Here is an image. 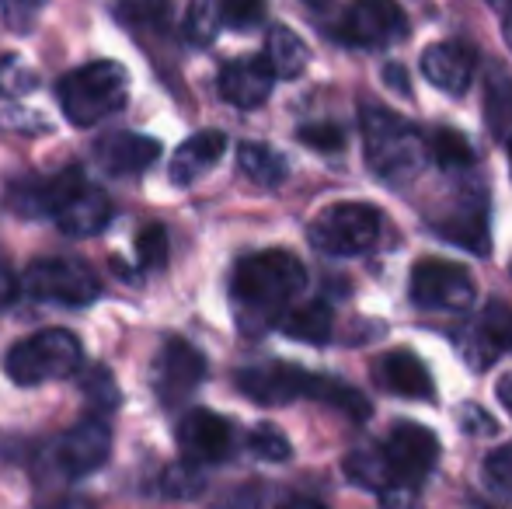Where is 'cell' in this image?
Masks as SVG:
<instances>
[{"label":"cell","mask_w":512,"mask_h":509,"mask_svg":"<svg viewBox=\"0 0 512 509\" xmlns=\"http://www.w3.org/2000/svg\"><path fill=\"white\" fill-rule=\"evenodd\" d=\"M307 286V269L297 255L290 252H258L237 262L234 279H230V297H234L241 328L258 332V328L279 325V311L293 304L300 290Z\"/></svg>","instance_id":"cell-1"},{"label":"cell","mask_w":512,"mask_h":509,"mask_svg":"<svg viewBox=\"0 0 512 509\" xmlns=\"http://www.w3.org/2000/svg\"><path fill=\"white\" fill-rule=\"evenodd\" d=\"M439 461V440L432 429L418 426V422H398L391 429V436L384 440V447H377L373 454L352 457L349 471L356 482L373 485V489H408L418 485Z\"/></svg>","instance_id":"cell-2"},{"label":"cell","mask_w":512,"mask_h":509,"mask_svg":"<svg viewBox=\"0 0 512 509\" xmlns=\"http://www.w3.org/2000/svg\"><path fill=\"white\" fill-rule=\"evenodd\" d=\"M366 164L387 185H405L425 161V140L384 105H363Z\"/></svg>","instance_id":"cell-3"},{"label":"cell","mask_w":512,"mask_h":509,"mask_svg":"<svg viewBox=\"0 0 512 509\" xmlns=\"http://www.w3.org/2000/svg\"><path fill=\"white\" fill-rule=\"evenodd\" d=\"M63 116L74 126H98L102 119L115 116L129 98V74L115 60H95L88 67H77L56 84Z\"/></svg>","instance_id":"cell-4"},{"label":"cell","mask_w":512,"mask_h":509,"mask_svg":"<svg viewBox=\"0 0 512 509\" xmlns=\"http://www.w3.org/2000/svg\"><path fill=\"white\" fill-rule=\"evenodd\" d=\"M77 367H81V339L67 328H46L11 346V353L4 356L7 377L21 387L63 381V377H74Z\"/></svg>","instance_id":"cell-5"},{"label":"cell","mask_w":512,"mask_h":509,"mask_svg":"<svg viewBox=\"0 0 512 509\" xmlns=\"http://www.w3.org/2000/svg\"><path fill=\"white\" fill-rule=\"evenodd\" d=\"M380 213L366 203H338L310 220V245L331 258L366 255L380 241Z\"/></svg>","instance_id":"cell-6"},{"label":"cell","mask_w":512,"mask_h":509,"mask_svg":"<svg viewBox=\"0 0 512 509\" xmlns=\"http://www.w3.org/2000/svg\"><path fill=\"white\" fill-rule=\"evenodd\" d=\"M21 293L39 304L84 307L98 300L102 279L81 258H39L21 272Z\"/></svg>","instance_id":"cell-7"},{"label":"cell","mask_w":512,"mask_h":509,"mask_svg":"<svg viewBox=\"0 0 512 509\" xmlns=\"http://www.w3.org/2000/svg\"><path fill=\"white\" fill-rule=\"evenodd\" d=\"M411 300L422 311H467L474 304V279L464 265L425 258L411 269Z\"/></svg>","instance_id":"cell-8"},{"label":"cell","mask_w":512,"mask_h":509,"mask_svg":"<svg viewBox=\"0 0 512 509\" xmlns=\"http://www.w3.org/2000/svg\"><path fill=\"white\" fill-rule=\"evenodd\" d=\"M108 450H112V429H108L105 415H91L53 443V468L67 478H84L102 468Z\"/></svg>","instance_id":"cell-9"},{"label":"cell","mask_w":512,"mask_h":509,"mask_svg":"<svg viewBox=\"0 0 512 509\" xmlns=\"http://www.w3.org/2000/svg\"><path fill=\"white\" fill-rule=\"evenodd\" d=\"M345 42L363 49L394 46L408 35V14L398 0H356L342 21Z\"/></svg>","instance_id":"cell-10"},{"label":"cell","mask_w":512,"mask_h":509,"mask_svg":"<svg viewBox=\"0 0 512 509\" xmlns=\"http://www.w3.org/2000/svg\"><path fill=\"white\" fill-rule=\"evenodd\" d=\"M206 377V356L182 339H168L154 363V391L164 408H178Z\"/></svg>","instance_id":"cell-11"},{"label":"cell","mask_w":512,"mask_h":509,"mask_svg":"<svg viewBox=\"0 0 512 509\" xmlns=\"http://www.w3.org/2000/svg\"><path fill=\"white\" fill-rule=\"evenodd\" d=\"M178 447H182L185 461L192 464L227 461L230 450H234V426L209 408H192L178 422Z\"/></svg>","instance_id":"cell-12"},{"label":"cell","mask_w":512,"mask_h":509,"mask_svg":"<svg viewBox=\"0 0 512 509\" xmlns=\"http://www.w3.org/2000/svg\"><path fill=\"white\" fill-rule=\"evenodd\" d=\"M237 387L258 405H286V401L310 398L314 374L293 367V363H262V367H248L237 377Z\"/></svg>","instance_id":"cell-13"},{"label":"cell","mask_w":512,"mask_h":509,"mask_svg":"<svg viewBox=\"0 0 512 509\" xmlns=\"http://www.w3.org/2000/svg\"><path fill=\"white\" fill-rule=\"evenodd\" d=\"M272 84H276V70L265 56H237L220 70V98L230 102L234 109H258L269 102Z\"/></svg>","instance_id":"cell-14"},{"label":"cell","mask_w":512,"mask_h":509,"mask_svg":"<svg viewBox=\"0 0 512 509\" xmlns=\"http://www.w3.org/2000/svg\"><path fill=\"white\" fill-rule=\"evenodd\" d=\"M422 74L443 95H464L474 81V53L460 42H432L422 53Z\"/></svg>","instance_id":"cell-15"},{"label":"cell","mask_w":512,"mask_h":509,"mask_svg":"<svg viewBox=\"0 0 512 509\" xmlns=\"http://www.w3.org/2000/svg\"><path fill=\"white\" fill-rule=\"evenodd\" d=\"M95 157L108 175H140L161 157V143L140 133H108L98 140Z\"/></svg>","instance_id":"cell-16"},{"label":"cell","mask_w":512,"mask_h":509,"mask_svg":"<svg viewBox=\"0 0 512 509\" xmlns=\"http://www.w3.org/2000/svg\"><path fill=\"white\" fill-rule=\"evenodd\" d=\"M227 150V136L220 129H203V133H192L182 147L171 157V182L175 185H192L213 168L216 161Z\"/></svg>","instance_id":"cell-17"},{"label":"cell","mask_w":512,"mask_h":509,"mask_svg":"<svg viewBox=\"0 0 512 509\" xmlns=\"http://www.w3.org/2000/svg\"><path fill=\"white\" fill-rule=\"evenodd\" d=\"M377 377L387 391L401 394V398H418V401L432 398L429 370H425V363L418 360L415 353H408V349H394V353H387L384 360L377 363Z\"/></svg>","instance_id":"cell-18"},{"label":"cell","mask_w":512,"mask_h":509,"mask_svg":"<svg viewBox=\"0 0 512 509\" xmlns=\"http://www.w3.org/2000/svg\"><path fill=\"white\" fill-rule=\"evenodd\" d=\"M436 234L453 245L467 248V252H488V224H485V210L478 203L467 206V210H453L450 217L436 220Z\"/></svg>","instance_id":"cell-19"},{"label":"cell","mask_w":512,"mask_h":509,"mask_svg":"<svg viewBox=\"0 0 512 509\" xmlns=\"http://www.w3.org/2000/svg\"><path fill=\"white\" fill-rule=\"evenodd\" d=\"M279 328H283L290 339L307 342V346H324L331 339V328H335V318H331L328 304L314 300V304H300L293 311H286L279 318Z\"/></svg>","instance_id":"cell-20"},{"label":"cell","mask_w":512,"mask_h":509,"mask_svg":"<svg viewBox=\"0 0 512 509\" xmlns=\"http://www.w3.org/2000/svg\"><path fill=\"white\" fill-rule=\"evenodd\" d=\"M265 60L272 63V70H276V77H286V81H293V77H300L307 70V42L300 39L293 28L286 25H276L269 32V39H265Z\"/></svg>","instance_id":"cell-21"},{"label":"cell","mask_w":512,"mask_h":509,"mask_svg":"<svg viewBox=\"0 0 512 509\" xmlns=\"http://www.w3.org/2000/svg\"><path fill=\"white\" fill-rule=\"evenodd\" d=\"M237 164L262 189H272V185H279L286 178V161L272 147H265V143H244L237 150Z\"/></svg>","instance_id":"cell-22"},{"label":"cell","mask_w":512,"mask_h":509,"mask_svg":"<svg viewBox=\"0 0 512 509\" xmlns=\"http://www.w3.org/2000/svg\"><path fill=\"white\" fill-rule=\"evenodd\" d=\"M429 154H432V161L446 171H464L474 164V150H471V143H467V136L450 126L436 129V133L429 136Z\"/></svg>","instance_id":"cell-23"},{"label":"cell","mask_w":512,"mask_h":509,"mask_svg":"<svg viewBox=\"0 0 512 509\" xmlns=\"http://www.w3.org/2000/svg\"><path fill=\"white\" fill-rule=\"evenodd\" d=\"M310 398L328 401L331 408L352 415V419H370V412H373L370 401H366V394H359L356 387H349V384H342V381H331V377H314Z\"/></svg>","instance_id":"cell-24"},{"label":"cell","mask_w":512,"mask_h":509,"mask_svg":"<svg viewBox=\"0 0 512 509\" xmlns=\"http://www.w3.org/2000/svg\"><path fill=\"white\" fill-rule=\"evenodd\" d=\"M488 126L499 140H512V77L499 70L488 77Z\"/></svg>","instance_id":"cell-25"},{"label":"cell","mask_w":512,"mask_h":509,"mask_svg":"<svg viewBox=\"0 0 512 509\" xmlns=\"http://www.w3.org/2000/svg\"><path fill=\"white\" fill-rule=\"evenodd\" d=\"M122 25L147 28V32H164L171 18V0H119L115 7Z\"/></svg>","instance_id":"cell-26"},{"label":"cell","mask_w":512,"mask_h":509,"mask_svg":"<svg viewBox=\"0 0 512 509\" xmlns=\"http://www.w3.org/2000/svg\"><path fill=\"white\" fill-rule=\"evenodd\" d=\"M223 21V11H220V0H192L189 4V14H185V39L192 46H209Z\"/></svg>","instance_id":"cell-27"},{"label":"cell","mask_w":512,"mask_h":509,"mask_svg":"<svg viewBox=\"0 0 512 509\" xmlns=\"http://www.w3.org/2000/svg\"><path fill=\"white\" fill-rule=\"evenodd\" d=\"M81 391H84V398H88V405L98 408V415L112 412V408L119 405V384H115L112 370H105L102 363H95V367L84 370Z\"/></svg>","instance_id":"cell-28"},{"label":"cell","mask_w":512,"mask_h":509,"mask_svg":"<svg viewBox=\"0 0 512 509\" xmlns=\"http://www.w3.org/2000/svg\"><path fill=\"white\" fill-rule=\"evenodd\" d=\"M161 489H164V496H171V499H192L206 489V478H203V471H199V464L182 461V464L164 468Z\"/></svg>","instance_id":"cell-29"},{"label":"cell","mask_w":512,"mask_h":509,"mask_svg":"<svg viewBox=\"0 0 512 509\" xmlns=\"http://www.w3.org/2000/svg\"><path fill=\"white\" fill-rule=\"evenodd\" d=\"M248 450L258 457V461H290V440H286L283 433H279L276 426H269V422H262V426H255L248 433Z\"/></svg>","instance_id":"cell-30"},{"label":"cell","mask_w":512,"mask_h":509,"mask_svg":"<svg viewBox=\"0 0 512 509\" xmlns=\"http://www.w3.org/2000/svg\"><path fill=\"white\" fill-rule=\"evenodd\" d=\"M136 258H140L143 269H161L168 262V231L157 224L143 227L136 234Z\"/></svg>","instance_id":"cell-31"},{"label":"cell","mask_w":512,"mask_h":509,"mask_svg":"<svg viewBox=\"0 0 512 509\" xmlns=\"http://www.w3.org/2000/svg\"><path fill=\"white\" fill-rule=\"evenodd\" d=\"M46 4L49 0H0V14H4V21L14 32H28V28L39 21Z\"/></svg>","instance_id":"cell-32"},{"label":"cell","mask_w":512,"mask_h":509,"mask_svg":"<svg viewBox=\"0 0 512 509\" xmlns=\"http://www.w3.org/2000/svg\"><path fill=\"white\" fill-rule=\"evenodd\" d=\"M220 11L230 28H251L265 18V0H220Z\"/></svg>","instance_id":"cell-33"},{"label":"cell","mask_w":512,"mask_h":509,"mask_svg":"<svg viewBox=\"0 0 512 509\" xmlns=\"http://www.w3.org/2000/svg\"><path fill=\"white\" fill-rule=\"evenodd\" d=\"M300 140H304L307 147H314V150H324V154L345 147V133L338 126H328V123L304 126V129H300Z\"/></svg>","instance_id":"cell-34"},{"label":"cell","mask_w":512,"mask_h":509,"mask_svg":"<svg viewBox=\"0 0 512 509\" xmlns=\"http://www.w3.org/2000/svg\"><path fill=\"white\" fill-rule=\"evenodd\" d=\"M32 84H35V74L21 67L18 56L0 60V88L4 91H32Z\"/></svg>","instance_id":"cell-35"},{"label":"cell","mask_w":512,"mask_h":509,"mask_svg":"<svg viewBox=\"0 0 512 509\" xmlns=\"http://www.w3.org/2000/svg\"><path fill=\"white\" fill-rule=\"evenodd\" d=\"M488 478H492L495 489L512 492V447L488 457Z\"/></svg>","instance_id":"cell-36"},{"label":"cell","mask_w":512,"mask_h":509,"mask_svg":"<svg viewBox=\"0 0 512 509\" xmlns=\"http://www.w3.org/2000/svg\"><path fill=\"white\" fill-rule=\"evenodd\" d=\"M460 419H464V429H467V433H485V436H492V433H495V422H492V415H488L485 408L464 405V408H460Z\"/></svg>","instance_id":"cell-37"},{"label":"cell","mask_w":512,"mask_h":509,"mask_svg":"<svg viewBox=\"0 0 512 509\" xmlns=\"http://www.w3.org/2000/svg\"><path fill=\"white\" fill-rule=\"evenodd\" d=\"M18 286H21V279L11 272V265L0 258V307H7L14 300V293H18Z\"/></svg>","instance_id":"cell-38"},{"label":"cell","mask_w":512,"mask_h":509,"mask_svg":"<svg viewBox=\"0 0 512 509\" xmlns=\"http://www.w3.org/2000/svg\"><path fill=\"white\" fill-rule=\"evenodd\" d=\"M49 509H95L91 499H81V496H67V499H56Z\"/></svg>","instance_id":"cell-39"},{"label":"cell","mask_w":512,"mask_h":509,"mask_svg":"<svg viewBox=\"0 0 512 509\" xmlns=\"http://www.w3.org/2000/svg\"><path fill=\"white\" fill-rule=\"evenodd\" d=\"M495 394H499V401H502V408L512 415V377H502L499 387H495Z\"/></svg>","instance_id":"cell-40"},{"label":"cell","mask_w":512,"mask_h":509,"mask_svg":"<svg viewBox=\"0 0 512 509\" xmlns=\"http://www.w3.org/2000/svg\"><path fill=\"white\" fill-rule=\"evenodd\" d=\"M384 77H387V84H394V88L408 91V77H405V70H401V67H387Z\"/></svg>","instance_id":"cell-41"},{"label":"cell","mask_w":512,"mask_h":509,"mask_svg":"<svg viewBox=\"0 0 512 509\" xmlns=\"http://www.w3.org/2000/svg\"><path fill=\"white\" fill-rule=\"evenodd\" d=\"M283 509H328V506L310 503V499H293V503H290V506H283Z\"/></svg>","instance_id":"cell-42"},{"label":"cell","mask_w":512,"mask_h":509,"mask_svg":"<svg viewBox=\"0 0 512 509\" xmlns=\"http://www.w3.org/2000/svg\"><path fill=\"white\" fill-rule=\"evenodd\" d=\"M502 28H506V46L512 49V4H509V14H506V25H502Z\"/></svg>","instance_id":"cell-43"},{"label":"cell","mask_w":512,"mask_h":509,"mask_svg":"<svg viewBox=\"0 0 512 509\" xmlns=\"http://www.w3.org/2000/svg\"><path fill=\"white\" fill-rule=\"evenodd\" d=\"M304 4H310V7H328L331 0H304Z\"/></svg>","instance_id":"cell-44"},{"label":"cell","mask_w":512,"mask_h":509,"mask_svg":"<svg viewBox=\"0 0 512 509\" xmlns=\"http://www.w3.org/2000/svg\"><path fill=\"white\" fill-rule=\"evenodd\" d=\"M488 4H492V7H502V4H506V0H488Z\"/></svg>","instance_id":"cell-45"},{"label":"cell","mask_w":512,"mask_h":509,"mask_svg":"<svg viewBox=\"0 0 512 509\" xmlns=\"http://www.w3.org/2000/svg\"><path fill=\"white\" fill-rule=\"evenodd\" d=\"M506 147H509V164H512V140L506 143Z\"/></svg>","instance_id":"cell-46"}]
</instances>
